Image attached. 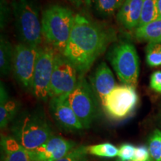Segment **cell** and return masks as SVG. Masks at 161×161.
Listing matches in <instances>:
<instances>
[{
    "instance_id": "obj_1",
    "label": "cell",
    "mask_w": 161,
    "mask_h": 161,
    "mask_svg": "<svg viewBox=\"0 0 161 161\" xmlns=\"http://www.w3.org/2000/svg\"><path fill=\"white\" fill-rule=\"evenodd\" d=\"M116 40V31L111 27L77 14L62 55L75 66L79 76H84Z\"/></svg>"
},
{
    "instance_id": "obj_2",
    "label": "cell",
    "mask_w": 161,
    "mask_h": 161,
    "mask_svg": "<svg viewBox=\"0 0 161 161\" xmlns=\"http://www.w3.org/2000/svg\"><path fill=\"white\" fill-rule=\"evenodd\" d=\"M11 131L12 136L27 151L38 148L53 136L46 115L40 110L19 115L12 123Z\"/></svg>"
},
{
    "instance_id": "obj_3",
    "label": "cell",
    "mask_w": 161,
    "mask_h": 161,
    "mask_svg": "<svg viewBox=\"0 0 161 161\" xmlns=\"http://www.w3.org/2000/svg\"><path fill=\"white\" fill-rule=\"evenodd\" d=\"M75 14L69 8L55 4L42 14V35L46 43L62 53L65 49L75 21Z\"/></svg>"
},
{
    "instance_id": "obj_4",
    "label": "cell",
    "mask_w": 161,
    "mask_h": 161,
    "mask_svg": "<svg viewBox=\"0 0 161 161\" xmlns=\"http://www.w3.org/2000/svg\"><path fill=\"white\" fill-rule=\"evenodd\" d=\"M11 5L19 43L40 46L43 37L39 8L35 0H14Z\"/></svg>"
},
{
    "instance_id": "obj_5",
    "label": "cell",
    "mask_w": 161,
    "mask_h": 161,
    "mask_svg": "<svg viewBox=\"0 0 161 161\" xmlns=\"http://www.w3.org/2000/svg\"><path fill=\"white\" fill-rule=\"evenodd\" d=\"M108 59L117 77L123 84L136 87L138 82L139 57L131 43L121 41L111 48Z\"/></svg>"
},
{
    "instance_id": "obj_6",
    "label": "cell",
    "mask_w": 161,
    "mask_h": 161,
    "mask_svg": "<svg viewBox=\"0 0 161 161\" xmlns=\"http://www.w3.org/2000/svg\"><path fill=\"white\" fill-rule=\"evenodd\" d=\"M65 97L84 129L89 128L97 115L98 98L84 76H79L75 89Z\"/></svg>"
},
{
    "instance_id": "obj_7",
    "label": "cell",
    "mask_w": 161,
    "mask_h": 161,
    "mask_svg": "<svg viewBox=\"0 0 161 161\" xmlns=\"http://www.w3.org/2000/svg\"><path fill=\"white\" fill-rule=\"evenodd\" d=\"M139 102L134 86L127 84L117 85L104 98L102 103L106 115L111 119L123 120L135 110Z\"/></svg>"
},
{
    "instance_id": "obj_8",
    "label": "cell",
    "mask_w": 161,
    "mask_h": 161,
    "mask_svg": "<svg viewBox=\"0 0 161 161\" xmlns=\"http://www.w3.org/2000/svg\"><path fill=\"white\" fill-rule=\"evenodd\" d=\"M57 50L51 46H40L34 72L31 92L38 100L46 102L50 98V83Z\"/></svg>"
},
{
    "instance_id": "obj_9",
    "label": "cell",
    "mask_w": 161,
    "mask_h": 161,
    "mask_svg": "<svg viewBox=\"0 0 161 161\" xmlns=\"http://www.w3.org/2000/svg\"><path fill=\"white\" fill-rule=\"evenodd\" d=\"M40 46L19 43L14 48L13 72L14 78L24 88L31 91Z\"/></svg>"
},
{
    "instance_id": "obj_10",
    "label": "cell",
    "mask_w": 161,
    "mask_h": 161,
    "mask_svg": "<svg viewBox=\"0 0 161 161\" xmlns=\"http://www.w3.org/2000/svg\"><path fill=\"white\" fill-rule=\"evenodd\" d=\"M78 78L75 66L62 53L57 52L50 83V98L69 94L77 85Z\"/></svg>"
},
{
    "instance_id": "obj_11",
    "label": "cell",
    "mask_w": 161,
    "mask_h": 161,
    "mask_svg": "<svg viewBox=\"0 0 161 161\" xmlns=\"http://www.w3.org/2000/svg\"><path fill=\"white\" fill-rule=\"evenodd\" d=\"M75 148V142L60 136L53 135L45 143L28 151L30 161H56Z\"/></svg>"
},
{
    "instance_id": "obj_12",
    "label": "cell",
    "mask_w": 161,
    "mask_h": 161,
    "mask_svg": "<svg viewBox=\"0 0 161 161\" xmlns=\"http://www.w3.org/2000/svg\"><path fill=\"white\" fill-rule=\"evenodd\" d=\"M50 114L60 128L69 131L84 129L80 120L66 99L65 96L52 97L49 102Z\"/></svg>"
},
{
    "instance_id": "obj_13",
    "label": "cell",
    "mask_w": 161,
    "mask_h": 161,
    "mask_svg": "<svg viewBox=\"0 0 161 161\" xmlns=\"http://www.w3.org/2000/svg\"><path fill=\"white\" fill-rule=\"evenodd\" d=\"M90 80L92 89L101 104L116 86L114 74L105 62H102L97 66Z\"/></svg>"
},
{
    "instance_id": "obj_14",
    "label": "cell",
    "mask_w": 161,
    "mask_h": 161,
    "mask_svg": "<svg viewBox=\"0 0 161 161\" xmlns=\"http://www.w3.org/2000/svg\"><path fill=\"white\" fill-rule=\"evenodd\" d=\"M144 0H125L116 14L118 23L125 29H137Z\"/></svg>"
},
{
    "instance_id": "obj_15",
    "label": "cell",
    "mask_w": 161,
    "mask_h": 161,
    "mask_svg": "<svg viewBox=\"0 0 161 161\" xmlns=\"http://www.w3.org/2000/svg\"><path fill=\"white\" fill-rule=\"evenodd\" d=\"M19 103L10 97L3 82L0 84V127L4 129L13 122L19 110Z\"/></svg>"
},
{
    "instance_id": "obj_16",
    "label": "cell",
    "mask_w": 161,
    "mask_h": 161,
    "mask_svg": "<svg viewBox=\"0 0 161 161\" xmlns=\"http://www.w3.org/2000/svg\"><path fill=\"white\" fill-rule=\"evenodd\" d=\"M2 161H30L28 151L12 136H1Z\"/></svg>"
},
{
    "instance_id": "obj_17",
    "label": "cell",
    "mask_w": 161,
    "mask_h": 161,
    "mask_svg": "<svg viewBox=\"0 0 161 161\" xmlns=\"http://www.w3.org/2000/svg\"><path fill=\"white\" fill-rule=\"evenodd\" d=\"M135 36L138 40L148 43H161V18L136 29Z\"/></svg>"
},
{
    "instance_id": "obj_18",
    "label": "cell",
    "mask_w": 161,
    "mask_h": 161,
    "mask_svg": "<svg viewBox=\"0 0 161 161\" xmlns=\"http://www.w3.org/2000/svg\"><path fill=\"white\" fill-rule=\"evenodd\" d=\"M14 48L4 36L0 39V72L1 75L5 77L10 75L13 68Z\"/></svg>"
},
{
    "instance_id": "obj_19",
    "label": "cell",
    "mask_w": 161,
    "mask_h": 161,
    "mask_svg": "<svg viewBox=\"0 0 161 161\" xmlns=\"http://www.w3.org/2000/svg\"><path fill=\"white\" fill-rule=\"evenodd\" d=\"M94 7L101 17H111L121 8L125 0H93Z\"/></svg>"
},
{
    "instance_id": "obj_20",
    "label": "cell",
    "mask_w": 161,
    "mask_h": 161,
    "mask_svg": "<svg viewBox=\"0 0 161 161\" xmlns=\"http://www.w3.org/2000/svg\"><path fill=\"white\" fill-rule=\"evenodd\" d=\"M86 150L89 154L101 158H115L119 154V148L110 142L86 146Z\"/></svg>"
},
{
    "instance_id": "obj_21",
    "label": "cell",
    "mask_w": 161,
    "mask_h": 161,
    "mask_svg": "<svg viewBox=\"0 0 161 161\" xmlns=\"http://www.w3.org/2000/svg\"><path fill=\"white\" fill-rule=\"evenodd\" d=\"M158 18L159 17L158 7H157V0H144L138 27L146 25Z\"/></svg>"
},
{
    "instance_id": "obj_22",
    "label": "cell",
    "mask_w": 161,
    "mask_h": 161,
    "mask_svg": "<svg viewBox=\"0 0 161 161\" xmlns=\"http://www.w3.org/2000/svg\"><path fill=\"white\" fill-rule=\"evenodd\" d=\"M146 61L151 67L161 66L160 43H148L146 49Z\"/></svg>"
},
{
    "instance_id": "obj_23",
    "label": "cell",
    "mask_w": 161,
    "mask_h": 161,
    "mask_svg": "<svg viewBox=\"0 0 161 161\" xmlns=\"http://www.w3.org/2000/svg\"><path fill=\"white\" fill-rule=\"evenodd\" d=\"M151 158L154 161H161V130L156 129L151 134L148 142Z\"/></svg>"
},
{
    "instance_id": "obj_24",
    "label": "cell",
    "mask_w": 161,
    "mask_h": 161,
    "mask_svg": "<svg viewBox=\"0 0 161 161\" xmlns=\"http://www.w3.org/2000/svg\"><path fill=\"white\" fill-rule=\"evenodd\" d=\"M86 146H80L75 147L67 154L56 161H89Z\"/></svg>"
},
{
    "instance_id": "obj_25",
    "label": "cell",
    "mask_w": 161,
    "mask_h": 161,
    "mask_svg": "<svg viewBox=\"0 0 161 161\" xmlns=\"http://www.w3.org/2000/svg\"><path fill=\"white\" fill-rule=\"evenodd\" d=\"M136 147L130 143L122 144L119 148L118 157L121 161H132L135 154Z\"/></svg>"
},
{
    "instance_id": "obj_26",
    "label": "cell",
    "mask_w": 161,
    "mask_h": 161,
    "mask_svg": "<svg viewBox=\"0 0 161 161\" xmlns=\"http://www.w3.org/2000/svg\"><path fill=\"white\" fill-rule=\"evenodd\" d=\"M150 154L148 148L146 146H140L136 147L135 154L132 161H149Z\"/></svg>"
},
{
    "instance_id": "obj_27",
    "label": "cell",
    "mask_w": 161,
    "mask_h": 161,
    "mask_svg": "<svg viewBox=\"0 0 161 161\" xmlns=\"http://www.w3.org/2000/svg\"><path fill=\"white\" fill-rule=\"evenodd\" d=\"M151 89L161 94V71L153 72L150 78Z\"/></svg>"
},
{
    "instance_id": "obj_28",
    "label": "cell",
    "mask_w": 161,
    "mask_h": 161,
    "mask_svg": "<svg viewBox=\"0 0 161 161\" xmlns=\"http://www.w3.org/2000/svg\"><path fill=\"white\" fill-rule=\"evenodd\" d=\"M8 7L6 5L5 1L1 0V29H4L5 27L6 23L8 22V18L9 16Z\"/></svg>"
},
{
    "instance_id": "obj_29",
    "label": "cell",
    "mask_w": 161,
    "mask_h": 161,
    "mask_svg": "<svg viewBox=\"0 0 161 161\" xmlns=\"http://www.w3.org/2000/svg\"><path fill=\"white\" fill-rule=\"evenodd\" d=\"M78 8H88L92 5V0H68Z\"/></svg>"
},
{
    "instance_id": "obj_30",
    "label": "cell",
    "mask_w": 161,
    "mask_h": 161,
    "mask_svg": "<svg viewBox=\"0 0 161 161\" xmlns=\"http://www.w3.org/2000/svg\"><path fill=\"white\" fill-rule=\"evenodd\" d=\"M157 7H158V17L161 18V0H157Z\"/></svg>"
},
{
    "instance_id": "obj_31",
    "label": "cell",
    "mask_w": 161,
    "mask_h": 161,
    "mask_svg": "<svg viewBox=\"0 0 161 161\" xmlns=\"http://www.w3.org/2000/svg\"><path fill=\"white\" fill-rule=\"evenodd\" d=\"M117 161H121V160H117Z\"/></svg>"
}]
</instances>
